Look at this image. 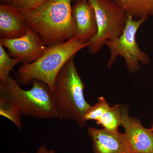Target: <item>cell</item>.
Listing matches in <instances>:
<instances>
[{
    "instance_id": "cell-21",
    "label": "cell",
    "mask_w": 153,
    "mask_h": 153,
    "mask_svg": "<svg viewBox=\"0 0 153 153\" xmlns=\"http://www.w3.org/2000/svg\"><path fill=\"white\" fill-rule=\"evenodd\" d=\"M152 131H153V126L152 127V128L150 129Z\"/></svg>"
},
{
    "instance_id": "cell-7",
    "label": "cell",
    "mask_w": 153,
    "mask_h": 153,
    "mask_svg": "<svg viewBox=\"0 0 153 153\" xmlns=\"http://www.w3.org/2000/svg\"><path fill=\"white\" fill-rule=\"evenodd\" d=\"M0 44L8 49L10 57L20 59L22 64L38 60L48 47L39 35L28 26L27 32L22 37L14 39L1 38Z\"/></svg>"
},
{
    "instance_id": "cell-4",
    "label": "cell",
    "mask_w": 153,
    "mask_h": 153,
    "mask_svg": "<svg viewBox=\"0 0 153 153\" xmlns=\"http://www.w3.org/2000/svg\"><path fill=\"white\" fill-rule=\"evenodd\" d=\"M32 88L25 90L12 76L5 83L0 82L13 100L22 115L29 117L51 120L57 118L53 91L44 82L36 80Z\"/></svg>"
},
{
    "instance_id": "cell-20",
    "label": "cell",
    "mask_w": 153,
    "mask_h": 153,
    "mask_svg": "<svg viewBox=\"0 0 153 153\" xmlns=\"http://www.w3.org/2000/svg\"><path fill=\"white\" fill-rule=\"evenodd\" d=\"M79 1V0H72V1H73L76 2V1Z\"/></svg>"
},
{
    "instance_id": "cell-14",
    "label": "cell",
    "mask_w": 153,
    "mask_h": 153,
    "mask_svg": "<svg viewBox=\"0 0 153 153\" xmlns=\"http://www.w3.org/2000/svg\"><path fill=\"white\" fill-rule=\"evenodd\" d=\"M121 106L119 104L110 106L102 116L96 121L97 124L108 131H119V127L121 125Z\"/></svg>"
},
{
    "instance_id": "cell-11",
    "label": "cell",
    "mask_w": 153,
    "mask_h": 153,
    "mask_svg": "<svg viewBox=\"0 0 153 153\" xmlns=\"http://www.w3.org/2000/svg\"><path fill=\"white\" fill-rule=\"evenodd\" d=\"M28 25L22 12L8 4L0 5V37L14 39L22 37Z\"/></svg>"
},
{
    "instance_id": "cell-16",
    "label": "cell",
    "mask_w": 153,
    "mask_h": 153,
    "mask_svg": "<svg viewBox=\"0 0 153 153\" xmlns=\"http://www.w3.org/2000/svg\"><path fill=\"white\" fill-rule=\"evenodd\" d=\"M110 107L109 104L103 97L98 98L97 102L93 106H91L85 115V120L97 121L102 116Z\"/></svg>"
},
{
    "instance_id": "cell-1",
    "label": "cell",
    "mask_w": 153,
    "mask_h": 153,
    "mask_svg": "<svg viewBox=\"0 0 153 153\" xmlns=\"http://www.w3.org/2000/svg\"><path fill=\"white\" fill-rule=\"evenodd\" d=\"M72 0H48L36 8L22 11L28 26L47 46L60 44L75 37Z\"/></svg>"
},
{
    "instance_id": "cell-10",
    "label": "cell",
    "mask_w": 153,
    "mask_h": 153,
    "mask_svg": "<svg viewBox=\"0 0 153 153\" xmlns=\"http://www.w3.org/2000/svg\"><path fill=\"white\" fill-rule=\"evenodd\" d=\"M72 15L76 26L75 37L79 41L87 42L97 33L95 12L88 0L75 2Z\"/></svg>"
},
{
    "instance_id": "cell-19",
    "label": "cell",
    "mask_w": 153,
    "mask_h": 153,
    "mask_svg": "<svg viewBox=\"0 0 153 153\" xmlns=\"http://www.w3.org/2000/svg\"><path fill=\"white\" fill-rule=\"evenodd\" d=\"M10 0H1V4H9Z\"/></svg>"
},
{
    "instance_id": "cell-3",
    "label": "cell",
    "mask_w": 153,
    "mask_h": 153,
    "mask_svg": "<svg viewBox=\"0 0 153 153\" xmlns=\"http://www.w3.org/2000/svg\"><path fill=\"white\" fill-rule=\"evenodd\" d=\"M88 45V42H82L75 37L63 43L48 46L38 60L19 66L16 79L23 86L33 84L36 80L42 81L53 91L55 79L62 67L71 57Z\"/></svg>"
},
{
    "instance_id": "cell-13",
    "label": "cell",
    "mask_w": 153,
    "mask_h": 153,
    "mask_svg": "<svg viewBox=\"0 0 153 153\" xmlns=\"http://www.w3.org/2000/svg\"><path fill=\"white\" fill-rule=\"evenodd\" d=\"M0 115L10 120L19 130L22 129V113L13 100L1 85H0Z\"/></svg>"
},
{
    "instance_id": "cell-5",
    "label": "cell",
    "mask_w": 153,
    "mask_h": 153,
    "mask_svg": "<svg viewBox=\"0 0 153 153\" xmlns=\"http://www.w3.org/2000/svg\"><path fill=\"white\" fill-rule=\"evenodd\" d=\"M95 12L97 27L96 35L90 38L88 51L98 53L105 41L118 38L126 25L128 14L114 0H88Z\"/></svg>"
},
{
    "instance_id": "cell-17",
    "label": "cell",
    "mask_w": 153,
    "mask_h": 153,
    "mask_svg": "<svg viewBox=\"0 0 153 153\" xmlns=\"http://www.w3.org/2000/svg\"><path fill=\"white\" fill-rule=\"evenodd\" d=\"M47 1L48 0H10L8 5L22 12L36 8Z\"/></svg>"
},
{
    "instance_id": "cell-2",
    "label": "cell",
    "mask_w": 153,
    "mask_h": 153,
    "mask_svg": "<svg viewBox=\"0 0 153 153\" xmlns=\"http://www.w3.org/2000/svg\"><path fill=\"white\" fill-rule=\"evenodd\" d=\"M74 57L68 60L59 71L53 91L57 118L74 121L83 128L87 124L85 113L91 105L84 97L85 86L76 69Z\"/></svg>"
},
{
    "instance_id": "cell-12",
    "label": "cell",
    "mask_w": 153,
    "mask_h": 153,
    "mask_svg": "<svg viewBox=\"0 0 153 153\" xmlns=\"http://www.w3.org/2000/svg\"><path fill=\"white\" fill-rule=\"evenodd\" d=\"M127 13L135 19L153 16V0H114Z\"/></svg>"
},
{
    "instance_id": "cell-18",
    "label": "cell",
    "mask_w": 153,
    "mask_h": 153,
    "mask_svg": "<svg viewBox=\"0 0 153 153\" xmlns=\"http://www.w3.org/2000/svg\"><path fill=\"white\" fill-rule=\"evenodd\" d=\"M18 153H28L25 152H21ZM36 153H57L53 149H49L46 146L42 145L38 148Z\"/></svg>"
},
{
    "instance_id": "cell-6",
    "label": "cell",
    "mask_w": 153,
    "mask_h": 153,
    "mask_svg": "<svg viewBox=\"0 0 153 153\" xmlns=\"http://www.w3.org/2000/svg\"><path fill=\"white\" fill-rule=\"evenodd\" d=\"M147 20L135 19L128 14L126 25L123 34L117 39L105 41V45L110 52L108 68L111 67L119 56L123 57L128 71L131 73H136L141 69L140 62L143 65L150 63L149 56L140 48L136 38L139 29Z\"/></svg>"
},
{
    "instance_id": "cell-8",
    "label": "cell",
    "mask_w": 153,
    "mask_h": 153,
    "mask_svg": "<svg viewBox=\"0 0 153 153\" xmlns=\"http://www.w3.org/2000/svg\"><path fill=\"white\" fill-rule=\"evenodd\" d=\"M130 153H153V131L145 128L139 120L131 117L126 106H121V125Z\"/></svg>"
},
{
    "instance_id": "cell-15",
    "label": "cell",
    "mask_w": 153,
    "mask_h": 153,
    "mask_svg": "<svg viewBox=\"0 0 153 153\" xmlns=\"http://www.w3.org/2000/svg\"><path fill=\"white\" fill-rule=\"evenodd\" d=\"M19 63H21L20 59L11 57L0 44V82L5 83L10 71Z\"/></svg>"
},
{
    "instance_id": "cell-9",
    "label": "cell",
    "mask_w": 153,
    "mask_h": 153,
    "mask_svg": "<svg viewBox=\"0 0 153 153\" xmlns=\"http://www.w3.org/2000/svg\"><path fill=\"white\" fill-rule=\"evenodd\" d=\"M87 132L92 140L93 153H130L125 133L93 127L88 128Z\"/></svg>"
}]
</instances>
